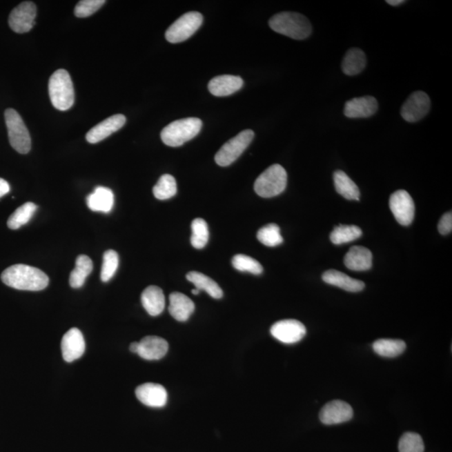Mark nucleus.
Listing matches in <instances>:
<instances>
[{"instance_id":"f257e3e1","label":"nucleus","mask_w":452,"mask_h":452,"mask_svg":"<svg viewBox=\"0 0 452 452\" xmlns=\"http://www.w3.org/2000/svg\"><path fill=\"white\" fill-rule=\"evenodd\" d=\"M1 280L12 288L32 292L44 290L49 284V277L44 271L23 264L11 266L3 271Z\"/></svg>"},{"instance_id":"f03ea898","label":"nucleus","mask_w":452,"mask_h":452,"mask_svg":"<svg viewBox=\"0 0 452 452\" xmlns=\"http://www.w3.org/2000/svg\"><path fill=\"white\" fill-rule=\"evenodd\" d=\"M271 29L294 40H304L312 34V25L308 19L294 12H282L269 21Z\"/></svg>"},{"instance_id":"7ed1b4c3","label":"nucleus","mask_w":452,"mask_h":452,"mask_svg":"<svg viewBox=\"0 0 452 452\" xmlns=\"http://www.w3.org/2000/svg\"><path fill=\"white\" fill-rule=\"evenodd\" d=\"M202 128V121L197 117H188L173 121L163 129L161 139L170 147H179L197 136Z\"/></svg>"},{"instance_id":"20e7f679","label":"nucleus","mask_w":452,"mask_h":452,"mask_svg":"<svg viewBox=\"0 0 452 452\" xmlns=\"http://www.w3.org/2000/svg\"><path fill=\"white\" fill-rule=\"evenodd\" d=\"M49 95L51 102L59 111H68L75 101L74 86L68 70H56L49 81Z\"/></svg>"},{"instance_id":"39448f33","label":"nucleus","mask_w":452,"mask_h":452,"mask_svg":"<svg viewBox=\"0 0 452 452\" xmlns=\"http://www.w3.org/2000/svg\"><path fill=\"white\" fill-rule=\"evenodd\" d=\"M288 174L280 164L271 165L255 180L254 190L262 198L277 196L286 190Z\"/></svg>"},{"instance_id":"423d86ee","label":"nucleus","mask_w":452,"mask_h":452,"mask_svg":"<svg viewBox=\"0 0 452 452\" xmlns=\"http://www.w3.org/2000/svg\"><path fill=\"white\" fill-rule=\"evenodd\" d=\"M5 117L12 148L21 155H26L30 151L31 139L22 117L12 108L6 110Z\"/></svg>"},{"instance_id":"0eeeda50","label":"nucleus","mask_w":452,"mask_h":452,"mask_svg":"<svg viewBox=\"0 0 452 452\" xmlns=\"http://www.w3.org/2000/svg\"><path fill=\"white\" fill-rule=\"evenodd\" d=\"M203 15L199 12H188L173 23L165 33L168 42L176 44L191 37L199 29L203 23Z\"/></svg>"},{"instance_id":"6e6552de","label":"nucleus","mask_w":452,"mask_h":452,"mask_svg":"<svg viewBox=\"0 0 452 452\" xmlns=\"http://www.w3.org/2000/svg\"><path fill=\"white\" fill-rule=\"evenodd\" d=\"M255 133L247 129L239 133L233 139L228 141L216 153L215 159L216 164L222 167L229 166L233 164L244 151L249 147L254 139Z\"/></svg>"},{"instance_id":"1a4fd4ad","label":"nucleus","mask_w":452,"mask_h":452,"mask_svg":"<svg viewBox=\"0 0 452 452\" xmlns=\"http://www.w3.org/2000/svg\"><path fill=\"white\" fill-rule=\"evenodd\" d=\"M37 14V6L33 2H22L11 12L9 18L10 27L12 30L19 34L29 32L35 25Z\"/></svg>"},{"instance_id":"9d476101","label":"nucleus","mask_w":452,"mask_h":452,"mask_svg":"<svg viewBox=\"0 0 452 452\" xmlns=\"http://www.w3.org/2000/svg\"><path fill=\"white\" fill-rule=\"evenodd\" d=\"M390 208L400 225L410 226L415 217V204L406 190H397L391 196Z\"/></svg>"},{"instance_id":"9b49d317","label":"nucleus","mask_w":452,"mask_h":452,"mask_svg":"<svg viewBox=\"0 0 452 452\" xmlns=\"http://www.w3.org/2000/svg\"><path fill=\"white\" fill-rule=\"evenodd\" d=\"M431 99L426 92L418 90L411 94L404 102L400 114L409 123H415L424 119L430 112Z\"/></svg>"},{"instance_id":"f8f14e48","label":"nucleus","mask_w":452,"mask_h":452,"mask_svg":"<svg viewBox=\"0 0 452 452\" xmlns=\"http://www.w3.org/2000/svg\"><path fill=\"white\" fill-rule=\"evenodd\" d=\"M306 330L301 322L285 320L276 322L271 328V333L275 339L283 344H293L304 339Z\"/></svg>"},{"instance_id":"ddd939ff","label":"nucleus","mask_w":452,"mask_h":452,"mask_svg":"<svg viewBox=\"0 0 452 452\" xmlns=\"http://www.w3.org/2000/svg\"><path fill=\"white\" fill-rule=\"evenodd\" d=\"M353 416V411L351 404L343 400H333L322 408L320 418L322 423L331 426L347 422Z\"/></svg>"},{"instance_id":"4468645a","label":"nucleus","mask_w":452,"mask_h":452,"mask_svg":"<svg viewBox=\"0 0 452 452\" xmlns=\"http://www.w3.org/2000/svg\"><path fill=\"white\" fill-rule=\"evenodd\" d=\"M86 343L83 335L79 329L70 328L65 333L61 340L62 357L68 363L80 359L84 355Z\"/></svg>"},{"instance_id":"2eb2a0df","label":"nucleus","mask_w":452,"mask_h":452,"mask_svg":"<svg viewBox=\"0 0 452 452\" xmlns=\"http://www.w3.org/2000/svg\"><path fill=\"white\" fill-rule=\"evenodd\" d=\"M136 396L141 403L153 408H162L166 406L168 393L163 385L146 383L136 389Z\"/></svg>"},{"instance_id":"dca6fc26","label":"nucleus","mask_w":452,"mask_h":452,"mask_svg":"<svg viewBox=\"0 0 452 452\" xmlns=\"http://www.w3.org/2000/svg\"><path fill=\"white\" fill-rule=\"evenodd\" d=\"M126 124V117L123 114H117L108 117L86 133V141L90 144H97L107 139L112 133L119 131Z\"/></svg>"},{"instance_id":"f3484780","label":"nucleus","mask_w":452,"mask_h":452,"mask_svg":"<svg viewBox=\"0 0 452 452\" xmlns=\"http://www.w3.org/2000/svg\"><path fill=\"white\" fill-rule=\"evenodd\" d=\"M378 101L371 96L355 97L345 104L344 115L349 119H366L378 111Z\"/></svg>"},{"instance_id":"a211bd4d","label":"nucleus","mask_w":452,"mask_h":452,"mask_svg":"<svg viewBox=\"0 0 452 452\" xmlns=\"http://www.w3.org/2000/svg\"><path fill=\"white\" fill-rule=\"evenodd\" d=\"M168 342L162 337L147 336L139 342V355L141 359L146 360H159L167 355Z\"/></svg>"},{"instance_id":"6ab92c4d","label":"nucleus","mask_w":452,"mask_h":452,"mask_svg":"<svg viewBox=\"0 0 452 452\" xmlns=\"http://www.w3.org/2000/svg\"><path fill=\"white\" fill-rule=\"evenodd\" d=\"M244 81L241 77L223 75L215 77L209 82L208 88L212 95L215 97H227L242 89Z\"/></svg>"},{"instance_id":"aec40b11","label":"nucleus","mask_w":452,"mask_h":452,"mask_svg":"<svg viewBox=\"0 0 452 452\" xmlns=\"http://www.w3.org/2000/svg\"><path fill=\"white\" fill-rule=\"evenodd\" d=\"M168 311L177 321L186 322L195 312V304L186 295L173 293L170 296Z\"/></svg>"},{"instance_id":"412c9836","label":"nucleus","mask_w":452,"mask_h":452,"mask_svg":"<svg viewBox=\"0 0 452 452\" xmlns=\"http://www.w3.org/2000/svg\"><path fill=\"white\" fill-rule=\"evenodd\" d=\"M141 302L149 315L156 317L164 312L165 297L163 290L159 286H148L141 293Z\"/></svg>"},{"instance_id":"4be33fe9","label":"nucleus","mask_w":452,"mask_h":452,"mask_svg":"<svg viewBox=\"0 0 452 452\" xmlns=\"http://www.w3.org/2000/svg\"><path fill=\"white\" fill-rule=\"evenodd\" d=\"M86 204L90 210L109 213L114 206V195L110 188L98 186L86 197Z\"/></svg>"},{"instance_id":"5701e85b","label":"nucleus","mask_w":452,"mask_h":452,"mask_svg":"<svg viewBox=\"0 0 452 452\" xmlns=\"http://www.w3.org/2000/svg\"><path fill=\"white\" fill-rule=\"evenodd\" d=\"M372 262L371 251L364 246L351 247L344 257L345 266L352 271H368L371 268Z\"/></svg>"},{"instance_id":"b1692460","label":"nucleus","mask_w":452,"mask_h":452,"mask_svg":"<svg viewBox=\"0 0 452 452\" xmlns=\"http://www.w3.org/2000/svg\"><path fill=\"white\" fill-rule=\"evenodd\" d=\"M322 280L328 284L337 286V288L351 293L360 292L364 290L365 286L363 282L348 277V275L336 270L325 271L322 275Z\"/></svg>"},{"instance_id":"393cba45","label":"nucleus","mask_w":452,"mask_h":452,"mask_svg":"<svg viewBox=\"0 0 452 452\" xmlns=\"http://www.w3.org/2000/svg\"><path fill=\"white\" fill-rule=\"evenodd\" d=\"M367 64L366 56L363 50L352 48L347 51L342 62V70L347 76H356L361 73Z\"/></svg>"},{"instance_id":"a878e982","label":"nucleus","mask_w":452,"mask_h":452,"mask_svg":"<svg viewBox=\"0 0 452 452\" xmlns=\"http://www.w3.org/2000/svg\"><path fill=\"white\" fill-rule=\"evenodd\" d=\"M188 281H190L195 286V288L199 291H204L215 299H221L223 297V291L213 279L207 277L198 271H190L186 276Z\"/></svg>"},{"instance_id":"bb28decb","label":"nucleus","mask_w":452,"mask_h":452,"mask_svg":"<svg viewBox=\"0 0 452 452\" xmlns=\"http://www.w3.org/2000/svg\"><path fill=\"white\" fill-rule=\"evenodd\" d=\"M93 263L88 255H81L77 258L76 267L70 273V285L72 288H81L86 279L92 273Z\"/></svg>"},{"instance_id":"cd10ccee","label":"nucleus","mask_w":452,"mask_h":452,"mask_svg":"<svg viewBox=\"0 0 452 452\" xmlns=\"http://www.w3.org/2000/svg\"><path fill=\"white\" fill-rule=\"evenodd\" d=\"M334 186L337 193L345 199L360 200V191L357 184L344 171L337 170L333 174Z\"/></svg>"},{"instance_id":"c85d7f7f","label":"nucleus","mask_w":452,"mask_h":452,"mask_svg":"<svg viewBox=\"0 0 452 452\" xmlns=\"http://www.w3.org/2000/svg\"><path fill=\"white\" fill-rule=\"evenodd\" d=\"M373 351L382 357H395L402 355L406 348L403 340L382 339L376 340L373 344Z\"/></svg>"},{"instance_id":"c756f323","label":"nucleus","mask_w":452,"mask_h":452,"mask_svg":"<svg viewBox=\"0 0 452 452\" xmlns=\"http://www.w3.org/2000/svg\"><path fill=\"white\" fill-rule=\"evenodd\" d=\"M38 209L37 204L32 202H28L22 204L19 207L8 219V227L11 230H18L23 226L26 225L31 218L33 217L35 211Z\"/></svg>"},{"instance_id":"7c9ffc66","label":"nucleus","mask_w":452,"mask_h":452,"mask_svg":"<svg viewBox=\"0 0 452 452\" xmlns=\"http://www.w3.org/2000/svg\"><path fill=\"white\" fill-rule=\"evenodd\" d=\"M363 232L360 227L356 226L340 225L334 228L330 239L334 245H342V244L348 243L359 239Z\"/></svg>"},{"instance_id":"2f4dec72","label":"nucleus","mask_w":452,"mask_h":452,"mask_svg":"<svg viewBox=\"0 0 452 452\" xmlns=\"http://www.w3.org/2000/svg\"><path fill=\"white\" fill-rule=\"evenodd\" d=\"M155 198L160 200L168 199L177 194L176 180L170 175L161 176L158 183L153 188Z\"/></svg>"},{"instance_id":"473e14b6","label":"nucleus","mask_w":452,"mask_h":452,"mask_svg":"<svg viewBox=\"0 0 452 452\" xmlns=\"http://www.w3.org/2000/svg\"><path fill=\"white\" fill-rule=\"evenodd\" d=\"M191 244L195 249H202L209 241V228L206 221L202 218L195 219L192 222Z\"/></svg>"},{"instance_id":"72a5a7b5","label":"nucleus","mask_w":452,"mask_h":452,"mask_svg":"<svg viewBox=\"0 0 452 452\" xmlns=\"http://www.w3.org/2000/svg\"><path fill=\"white\" fill-rule=\"evenodd\" d=\"M258 241L266 246L274 247L283 242L280 227L276 224H269L263 226L257 233Z\"/></svg>"},{"instance_id":"f704fd0d","label":"nucleus","mask_w":452,"mask_h":452,"mask_svg":"<svg viewBox=\"0 0 452 452\" xmlns=\"http://www.w3.org/2000/svg\"><path fill=\"white\" fill-rule=\"evenodd\" d=\"M119 265V254L115 250H108L104 255V262H102L101 271V280L108 282L116 274Z\"/></svg>"},{"instance_id":"c9c22d12","label":"nucleus","mask_w":452,"mask_h":452,"mask_svg":"<svg viewBox=\"0 0 452 452\" xmlns=\"http://www.w3.org/2000/svg\"><path fill=\"white\" fill-rule=\"evenodd\" d=\"M232 265H233L235 269L243 271V273L260 275L263 271V267L260 262L246 255L239 254L235 255L232 259Z\"/></svg>"},{"instance_id":"e433bc0d","label":"nucleus","mask_w":452,"mask_h":452,"mask_svg":"<svg viewBox=\"0 0 452 452\" xmlns=\"http://www.w3.org/2000/svg\"><path fill=\"white\" fill-rule=\"evenodd\" d=\"M424 445L422 436L414 432L404 433L399 442L400 452H424Z\"/></svg>"},{"instance_id":"4c0bfd02","label":"nucleus","mask_w":452,"mask_h":452,"mask_svg":"<svg viewBox=\"0 0 452 452\" xmlns=\"http://www.w3.org/2000/svg\"><path fill=\"white\" fill-rule=\"evenodd\" d=\"M105 3V0H81L75 8V15L78 18L89 17L95 14Z\"/></svg>"},{"instance_id":"58836bf2","label":"nucleus","mask_w":452,"mask_h":452,"mask_svg":"<svg viewBox=\"0 0 452 452\" xmlns=\"http://www.w3.org/2000/svg\"><path fill=\"white\" fill-rule=\"evenodd\" d=\"M438 230L442 235L451 233L452 230V214L451 212L444 215L439 222Z\"/></svg>"},{"instance_id":"ea45409f","label":"nucleus","mask_w":452,"mask_h":452,"mask_svg":"<svg viewBox=\"0 0 452 452\" xmlns=\"http://www.w3.org/2000/svg\"><path fill=\"white\" fill-rule=\"evenodd\" d=\"M10 190L9 183L6 180L0 178V198L8 194Z\"/></svg>"},{"instance_id":"a19ab883","label":"nucleus","mask_w":452,"mask_h":452,"mask_svg":"<svg viewBox=\"0 0 452 452\" xmlns=\"http://www.w3.org/2000/svg\"><path fill=\"white\" fill-rule=\"evenodd\" d=\"M386 2L392 6H398L404 3V0H388Z\"/></svg>"},{"instance_id":"79ce46f5","label":"nucleus","mask_w":452,"mask_h":452,"mask_svg":"<svg viewBox=\"0 0 452 452\" xmlns=\"http://www.w3.org/2000/svg\"><path fill=\"white\" fill-rule=\"evenodd\" d=\"M130 351L133 353H137L139 351V342H135V343L131 344L130 345Z\"/></svg>"},{"instance_id":"37998d69","label":"nucleus","mask_w":452,"mask_h":452,"mask_svg":"<svg viewBox=\"0 0 452 452\" xmlns=\"http://www.w3.org/2000/svg\"><path fill=\"white\" fill-rule=\"evenodd\" d=\"M199 293H200V291L198 290L197 288L192 290V293L194 294V295H199Z\"/></svg>"}]
</instances>
